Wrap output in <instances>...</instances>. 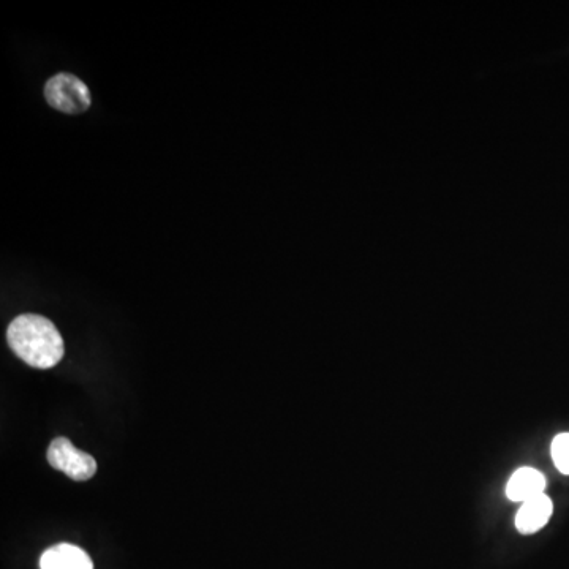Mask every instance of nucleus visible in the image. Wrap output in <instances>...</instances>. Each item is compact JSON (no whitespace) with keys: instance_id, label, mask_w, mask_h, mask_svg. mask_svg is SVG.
I'll use <instances>...</instances> for the list:
<instances>
[{"instance_id":"nucleus-1","label":"nucleus","mask_w":569,"mask_h":569,"mask_svg":"<svg viewBox=\"0 0 569 569\" xmlns=\"http://www.w3.org/2000/svg\"><path fill=\"white\" fill-rule=\"evenodd\" d=\"M8 345L19 358L37 369H51L64 358V340L56 326L35 313H24L7 331Z\"/></svg>"},{"instance_id":"nucleus-7","label":"nucleus","mask_w":569,"mask_h":569,"mask_svg":"<svg viewBox=\"0 0 569 569\" xmlns=\"http://www.w3.org/2000/svg\"><path fill=\"white\" fill-rule=\"evenodd\" d=\"M551 453L558 472L569 476V434H560L554 438Z\"/></svg>"},{"instance_id":"nucleus-4","label":"nucleus","mask_w":569,"mask_h":569,"mask_svg":"<svg viewBox=\"0 0 569 569\" xmlns=\"http://www.w3.org/2000/svg\"><path fill=\"white\" fill-rule=\"evenodd\" d=\"M554 513V503L546 494L538 495V497L522 503L521 509L516 516V527L519 532L524 535H532L538 532Z\"/></svg>"},{"instance_id":"nucleus-2","label":"nucleus","mask_w":569,"mask_h":569,"mask_svg":"<svg viewBox=\"0 0 569 569\" xmlns=\"http://www.w3.org/2000/svg\"><path fill=\"white\" fill-rule=\"evenodd\" d=\"M45 97L54 110L67 114L84 113L92 103L89 87L72 73L53 76L46 83Z\"/></svg>"},{"instance_id":"nucleus-5","label":"nucleus","mask_w":569,"mask_h":569,"mask_svg":"<svg viewBox=\"0 0 569 569\" xmlns=\"http://www.w3.org/2000/svg\"><path fill=\"white\" fill-rule=\"evenodd\" d=\"M546 489V478L543 473L535 468H519L506 487V495L511 502H528L538 495L544 494Z\"/></svg>"},{"instance_id":"nucleus-3","label":"nucleus","mask_w":569,"mask_h":569,"mask_svg":"<svg viewBox=\"0 0 569 569\" xmlns=\"http://www.w3.org/2000/svg\"><path fill=\"white\" fill-rule=\"evenodd\" d=\"M48 462L75 481H87L97 472L94 457L76 449L68 438L59 437L49 445Z\"/></svg>"},{"instance_id":"nucleus-6","label":"nucleus","mask_w":569,"mask_h":569,"mask_svg":"<svg viewBox=\"0 0 569 569\" xmlns=\"http://www.w3.org/2000/svg\"><path fill=\"white\" fill-rule=\"evenodd\" d=\"M42 569H94L89 555L72 544L51 547L40 560Z\"/></svg>"}]
</instances>
